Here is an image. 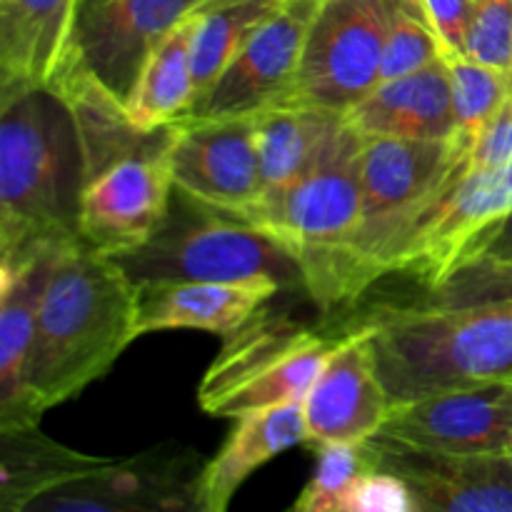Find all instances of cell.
<instances>
[{"instance_id":"cell-30","label":"cell","mask_w":512,"mask_h":512,"mask_svg":"<svg viewBox=\"0 0 512 512\" xmlns=\"http://www.w3.org/2000/svg\"><path fill=\"white\" fill-rule=\"evenodd\" d=\"M463 55L512 73V0H475Z\"/></svg>"},{"instance_id":"cell-28","label":"cell","mask_w":512,"mask_h":512,"mask_svg":"<svg viewBox=\"0 0 512 512\" xmlns=\"http://www.w3.org/2000/svg\"><path fill=\"white\" fill-rule=\"evenodd\" d=\"M420 300L433 305L512 303V245L463 260Z\"/></svg>"},{"instance_id":"cell-14","label":"cell","mask_w":512,"mask_h":512,"mask_svg":"<svg viewBox=\"0 0 512 512\" xmlns=\"http://www.w3.org/2000/svg\"><path fill=\"white\" fill-rule=\"evenodd\" d=\"M380 438L440 453H512V380L393 405Z\"/></svg>"},{"instance_id":"cell-16","label":"cell","mask_w":512,"mask_h":512,"mask_svg":"<svg viewBox=\"0 0 512 512\" xmlns=\"http://www.w3.org/2000/svg\"><path fill=\"white\" fill-rule=\"evenodd\" d=\"M378 465L410 488L418 512H512V453H440L373 438Z\"/></svg>"},{"instance_id":"cell-11","label":"cell","mask_w":512,"mask_h":512,"mask_svg":"<svg viewBox=\"0 0 512 512\" xmlns=\"http://www.w3.org/2000/svg\"><path fill=\"white\" fill-rule=\"evenodd\" d=\"M323 5L325 0H283L245 40L190 115H253L283 100L298 78L310 30Z\"/></svg>"},{"instance_id":"cell-29","label":"cell","mask_w":512,"mask_h":512,"mask_svg":"<svg viewBox=\"0 0 512 512\" xmlns=\"http://www.w3.org/2000/svg\"><path fill=\"white\" fill-rule=\"evenodd\" d=\"M380 468L373 440L365 443L315 445L313 478L293 503L295 512H335L345 490L365 475Z\"/></svg>"},{"instance_id":"cell-3","label":"cell","mask_w":512,"mask_h":512,"mask_svg":"<svg viewBox=\"0 0 512 512\" xmlns=\"http://www.w3.org/2000/svg\"><path fill=\"white\" fill-rule=\"evenodd\" d=\"M393 405L512 380V303L383 305L363 318Z\"/></svg>"},{"instance_id":"cell-5","label":"cell","mask_w":512,"mask_h":512,"mask_svg":"<svg viewBox=\"0 0 512 512\" xmlns=\"http://www.w3.org/2000/svg\"><path fill=\"white\" fill-rule=\"evenodd\" d=\"M115 260L123 265L133 285L273 278L283 288L303 290L298 260L283 243L180 190H173L168 213L148 243Z\"/></svg>"},{"instance_id":"cell-7","label":"cell","mask_w":512,"mask_h":512,"mask_svg":"<svg viewBox=\"0 0 512 512\" xmlns=\"http://www.w3.org/2000/svg\"><path fill=\"white\" fill-rule=\"evenodd\" d=\"M455 140L365 138L360 150L363 213L355 258L365 290L398 273L420 215L465 160Z\"/></svg>"},{"instance_id":"cell-1","label":"cell","mask_w":512,"mask_h":512,"mask_svg":"<svg viewBox=\"0 0 512 512\" xmlns=\"http://www.w3.org/2000/svg\"><path fill=\"white\" fill-rule=\"evenodd\" d=\"M88 155L55 85L0 93V258L78 238Z\"/></svg>"},{"instance_id":"cell-19","label":"cell","mask_w":512,"mask_h":512,"mask_svg":"<svg viewBox=\"0 0 512 512\" xmlns=\"http://www.w3.org/2000/svg\"><path fill=\"white\" fill-rule=\"evenodd\" d=\"M138 290V333L160 330H208L230 335L260 313L283 285L273 278L238 283H143Z\"/></svg>"},{"instance_id":"cell-22","label":"cell","mask_w":512,"mask_h":512,"mask_svg":"<svg viewBox=\"0 0 512 512\" xmlns=\"http://www.w3.org/2000/svg\"><path fill=\"white\" fill-rule=\"evenodd\" d=\"M343 120L345 115L290 103H275L253 113L255 148L263 178V198L255 213L283 198L308 173Z\"/></svg>"},{"instance_id":"cell-17","label":"cell","mask_w":512,"mask_h":512,"mask_svg":"<svg viewBox=\"0 0 512 512\" xmlns=\"http://www.w3.org/2000/svg\"><path fill=\"white\" fill-rule=\"evenodd\" d=\"M65 245H35L0 258V430L40 425L30 403V358L40 303Z\"/></svg>"},{"instance_id":"cell-6","label":"cell","mask_w":512,"mask_h":512,"mask_svg":"<svg viewBox=\"0 0 512 512\" xmlns=\"http://www.w3.org/2000/svg\"><path fill=\"white\" fill-rule=\"evenodd\" d=\"M345 330L325 333L288 315L260 310L225 335L218 358L198 385V405L210 418L303 403Z\"/></svg>"},{"instance_id":"cell-32","label":"cell","mask_w":512,"mask_h":512,"mask_svg":"<svg viewBox=\"0 0 512 512\" xmlns=\"http://www.w3.org/2000/svg\"><path fill=\"white\" fill-rule=\"evenodd\" d=\"M435 30L445 45V53H465L475 0H423Z\"/></svg>"},{"instance_id":"cell-9","label":"cell","mask_w":512,"mask_h":512,"mask_svg":"<svg viewBox=\"0 0 512 512\" xmlns=\"http://www.w3.org/2000/svg\"><path fill=\"white\" fill-rule=\"evenodd\" d=\"M170 143L173 125H165L90 175L80 203V243L110 258L148 243L175 190Z\"/></svg>"},{"instance_id":"cell-15","label":"cell","mask_w":512,"mask_h":512,"mask_svg":"<svg viewBox=\"0 0 512 512\" xmlns=\"http://www.w3.org/2000/svg\"><path fill=\"white\" fill-rule=\"evenodd\" d=\"M303 410L308 445L313 448L325 443H365L385 428L393 400L378 373L365 323L345 330L305 395Z\"/></svg>"},{"instance_id":"cell-8","label":"cell","mask_w":512,"mask_h":512,"mask_svg":"<svg viewBox=\"0 0 512 512\" xmlns=\"http://www.w3.org/2000/svg\"><path fill=\"white\" fill-rule=\"evenodd\" d=\"M385 30L388 0H325L298 78L278 103L348 115L380 83Z\"/></svg>"},{"instance_id":"cell-18","label":"cell","mask_w":512,"mask_h":512,"mask_svg":"<svg viewBox=\"0 0 512 512\" xmlns=\"http://www.w3.org/2000/svg\"><path fill=\"white\" fill-rule=\"evenodd\" d=\"M85 0H0V93L53 85L73 53Z\"/></svg>"},{"instance_id":"cell-25","label":"cell","mask_w":512,"mask_h":512,"mask_svg":"<svg viewBox=\"0 0 512 512\" xmlns=\"http://www.w3.org/2000/svg\"><path fill=\"white\" fill-rule=\"evenodd\" d=\"M283 0H203L193 10L195 103Z\"/></svg>"},{"instance_id":"cell-20","label":"cell","mask_w":512,"mask_h":512,"mask_svg":"<svg viewBox=\"0 0 512 512\" xmlns=\"http://www.w3.org/2000/svg\"><path fill=\"white\" fill-rule=\"evenodd\" d=\"M308 420L303 403L253 410L235 418L233 430L218 453L205 460L195 483L198 512H225L245 480L298 445H308Z\"/></svg>"},{"instance_id":"cell-33","label":"cell","mask_w":512,"mask_h":512,"mask_svg":"<svg viewBox=\"0 0 512 512\" xmlns=\"http://www.w3.org/2000/svg\"><path fill=\"white\" fill-rule=\"evenodd\" d=\"M468 168H512V98L503 113L478 138L468 155Z\"/></svg>"},{"instance_id":"cell-27","label":"cell","mask_w":512,"mask_h":512,"mask_svg":"<svg viewBox=\"0 0 512 512\" xmlns=\"http://www.w3.org/2000/svg\"><path fill=\"white\" fill-rule=\"evenodd\" d=\"M445 45L423 0H388L380 80L400 78L445 58Z\"/></svg>"},{"instance_id":"cell-24","label":"cell","mask_w":512,"mask_h":512,"mask_svg":"<svg viewBox=\"0 0 512 512\" xmlns=\"http://www.w3.org/2000/svg\"><path fill=\"white\" fill-rule=\"evenodd\" d=\"M195 105L193 13L170 30L145 58L133 90L125 98L128 118L138 128L155 130L178 123Z\"/></svg>"},{"instance_id":"cell-23","label":"cell","mask_w":512,"mask_h":512,"mask_svg":"<svg viewBox=\"0 0 512 512\" xmlns=\"http://www.w3.org/2000/svg\"><path fill=\"white\" fill-rule=\"evenodd\" d=\"M108 458L78 453L48 438L38 425L0 430V508L25 512L50 490L90 475Z\"/></svg>"},{"instance_id":"cell-31","label":"cell","mask_w":512,"mask_h":512,"mask_svg":"<svg viewBox=\"0 0 512 512\" xmlns=\"http://www.w3.org/2000/svg\"><path fill=\"white\" fill-rule=\"evenodd\" d=\"M335 512H418V508L403 478L375 468L345 490Z\"/></svg>"},{"instance_id":"cell-4","label":"cell","mask_w":512,"mask_h":512,"mask_svg":"<svg viewBox=\"0 0 512 512\" xmlns=\"http://www.w3.org/2000/svg\"><path fill=\"white\" fill-rule=\"evenodd\" d=\"M360 150L363 135L343 120L308 173L250 220L290 250L305 295L325 313L365 295L355 258L363 213Z\"/></svg>"},{"instance_id":"cell-2","label":"cell","mask_w":512,"mask_h":512,"mask_svg":"<svg viewBox=\"0 0 512 512\" xmlns=\"http://www.w3.org/2000/svg\"><path fill=\"white\" fill-rule=\"evenodd\" d=\"M138 333V290L110 255L73 240L63 248L35 325L30 403L43 418L103 378Z\"/></svg>"},{"instance_id":"cell-12","label":"cell","mask_w":512,"mask_h":512,"mask_svg":"<svg viewBox=\"0 0 512 512\" xmlns=\"http://www.w3.org/2000/svg\"><path fill=\"white\" fill-rule=\"evenodd\" d=\"M203 470L185 445H158L123 460H108L35 500L38 512H180L195 510V483Z\"/></svg>"},{"instance_id":"cell-21","label":"cell","mask_w":512,"mask_h":512,"mask_svg":"<svg viewBox=\"0 0 512 512\" xmlns=\"http://www.w3.org/2000/svg\"><path fill=\"white\" fill-rule=\"evenodd\" d=\"M345 120L365 138L453 140L448 58L400 78L380 80Z\"/></svg>"},{"instance_id":"cell-13","label":"cell","mask_w":512,"mask_h":512,"mask_svg":"<svg viewBox=\"0 0 512 512\" xmlns=\"http://www.w3.org/2000/svg\"><path fill=\"white\" fill-rule=\"evenodd\" d=\"M203 0H90L70 58L125 103L150 50Z\"/></svg>"},{"instance_id":"cell-10","label":"cell","mask_w":512,"mask_h":512,"mask_svg":"<svg viewBox=\"0 0 512 512\" xmlns=\"http://www.w3.org/2000/svg\"><path fill=\"white\" fill-rule=\"evenodd\" d=\"M173 185L188 198L248 223L263 198L253 115L173 123Z\"/></svg>"},{"instance_id":"cell-26","label":"cell","mask_w":512,"mask_h":512,"mask_svg":"<svg viewBox=\"0 0 512 512\" xmlns=\"http://www.w3.org/2000/svg\"><path fill=\"white\" fill-rule=\"evenodd\" d=\"M450 93H453V140L470 153L480 135L493 125L512 98V73L463 53H450Z\"/></svg>"}]
</instances>
